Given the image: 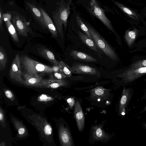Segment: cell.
<instances>
[{"instance_id":"8992f818","label":"cell","mask_w":146,"mask_h":146,"mask_svg":"<svg viewBox=\"0 0 146 146\" xmlns=\"http://www.w3.org/2000/svg\"><path fill=\"white\" fill-rule=\"evenodd\" d=\"M12 23L19 34L26 37L28 33H32L31 28L30 27V23L27 21L23 16L16 15L12 18Z\"/></svg>"},{"instance_id":"52a82bcc","label":"cell","mask_w":146,"mask_h":146,"mask_svg":"<svg viewBox=\"0 0 146 146\" xmlns=\"http://www.w3.org/2000/svg\"><path fill=\"white\" fill-rule=\"evenodd\" d=\"M20 58L19 54H17L13 59L11 65L9 76L13 80L20 84L23 83L22 72L21 68Z\"/></svg>"},{"instance_id":"f1b7e54d","label":"cell","mask_w":146,"mask_h":146,"mask_svg":"<svg viewBox=\"0 0 146 146\" xmlns=\"http://www.w3.org/2000/svg\"><path fill=\"white\" fill-rule=\"evenodd\" d=\"M146 67V59L137 61L131 64L129 68H137Z\"/></svg>"},{"instance_id":"d6a6232c","label":"cell","mask_w":146,"mask_h":146,"mask_svg":"<svg viewBox=\"0 0 146 146\" xmlns=\"http://www.w3.org/2000/svg\"><path fill=\"white\" fill-rule=\"evenodd\" d=\"M3 11L1 7L0 8V29L1 31H3Z\"/></svg>"},{"instance_id":"836d02e7","label":"cell","mask_w":146,"mask_h":146,"mask_svg":"<svg viewBox=\"0 0 146 146\" xmlns=\"http://www.w3.org/2000/svg\"><path fill=\"white\" fill-rule=\"evenodd\" d=\"M67 102L71 107H72L74 105V100L72 98H70L67 100Z\"/></svg>"},{"instance_id":"603a6c76","label":"cell","mask_w":146,"mask_h":146,"mask_svg":"<svg viewBox=\"0 0 146 146\" xmlns=\"http://www.w3.org/2000/svg\"><path fill=\"white\" fill-rule=\"evenodd\" d=\"M12 120L18 131L19 137H23L27 135L28 134L27 130L21 121L14 118H12Z\"/></svg>"},{"instance_id":"6da1fadb","label":"cell","mask_w":146,"mask_h":146,"mask_svg":"<svg viewBox=\"0 0 146 146\" xmlns=\"http://www.w3.org/2000/svg\"><path fill=\"white\" fill-rule=\"evenodd\" d=\"M73 0H61L57 3L52 17L57 31L62 38L63 37V27L66 29L68 17L70 14V5Z\"/></svg>"},{"instance_id":"e575fe53","label":"cell","mask_w":146,"mask_h":146,"mask_svg":"<svg viewBox=\"0 0 146 146\" xmlns=\"http://www.w3.org/2000/svg\"><path fill=\"white\" fill-rule=\"evenodd\" d=\"M53 68L54 72H57L60 71L58 65L54 66H53Z\"/></svg>"},{"instance_id":"44dd1931","label":"cell","mask_w":146,"mask_h":146,"mask_svg":"<svg viewBox=\"0 0 146 146\" xmlns=\"http://www.w3.org/2000/svg\"><path fill=\"white\" fill-rule=\"evenodd\" d=\"M80 38L83 42L90 48L98 52V48L93 39H92L80 31H78L77 32Z\"/></svg>"},{"instance_id":"9a60e30c","label":"cell","mask_w":146,"mask_h":146,"mask_svg":"<svg viewBox=\"0 0 146 146\" xmlns=\"http://www.w3.org/2000/svg\"><path fill=\"white\" fill-rule=\"evenodd\" d=\"M27 5L35 19L43 27L46 29L44 20L41 11L35 4L27 2Z\"/></svg>"},{"instance_id":"ba28073f","label":"cell","mask_w":146,"mask_h":146,"mask_svg":"<svg viewBox=\"0 0 146 146\" xmlns=\"http://www.w3.org/2000/svg\"><path fill=\"white\" fill-rule=\"evenodd\" d=\"M30 118L42 134L48 136L52 134V127L45 119L35 114L30 116Z\"/></svg>"},{"instance_id":"30bf717a","label":"cell","mask_w":146,"mask_h":146,"mask_svg":"<svg viewBox=\"0 0 146 146\" xmlns=\"http://www.w3.org/2000/svg\"><path fill=\"white\" fill-rule=\"evenodd\" d=\"M66 81L64 79L59 80L50 78L49 79H42L38 88H56L67 85Z\"/></svg>"},{"instance_id":"484cf974","label":"cell","mask_w":146,"mask_h":146,"mask_svg":"<svg viewBox=\"0 0 146 146\" xmlns=\"http://www.w3.org/2000/svg\"><path fill=\"white\" fill-rule=\"evenodd\" d=\"M8 62L6 53L3 46H0V71L5 70Z\"/></svg>"},{"instance_id":"74e56055","label":"cell","mask_w":146,"mask_h":146,"mask_svg":"<svg viewBox=\"0 0 146 146\" xmlns=\"http://www.w3.org/2000/svg\"><path fill=\"white\" fill-rule=\"evenodd\" d=\"M144 125H145V128H146V123H145V124H144Z\"/></svg>"},{"instance_id":"ffe728a7","label":"cell","mask_w":146,"mask_h":146,"mask_svg":"<svg viewBox=\"0 0 146 146\" xmlns=\"http://www.w3.org/2000/svg\"><path fill=\"white\" fill-rule=\"evenodd\" d=\"M112 1L117 6L129 17L133 19L139 20V15L136 12L121 3L115 1Z\"/></svg>"},{"instance_id":"9c48e42d","label":"cell","mask_w":146,"mask_h":146,"mask_svg":"<svg viewBox=\"0 0 146 146\" xmlns=\"http://www.w3.org/2000/svg\"><path fill=\"white\" fill-rule=\"evenodd\" d=\"M133 91L130 88H124L122 92L119 107L120 115H124L127 112L129 104L132 96Z\"/></svg>"},{"instance_id":"83f0119b","label":"cell","mask_w":146,"mask_h":146,"mask_svg":"<svg viewBox=\"0 0 146 146\" xmlns=\"http://www.w3.org/2000/svg\"><path fill=\"white\" fill-rule=\"evenodd\" d=\"M76 19L78 26L88 36L93 39L90 32L87 27L84 24L80 17L78 15H76Z\"/></svg>"},{"instance_id":"ac0fdd59","label":"cell","mask_w":146,"mask_h":146,"mask_svg":"<svg viewBox=\"0 0 146 146\" xmlns=\"http://www.w3.org/2000/svg\"><path fill=\"white\" fill-rule=\"evenodd\" d=\"M92 129V137L95 140L105 141L110 138L109 135L102 129L101 126H94Z\"/></svg>"},{"instance_id":"d4e9b609","label":"cell","mask_w":146,"mask_h":146,"mask_svg":"<svg viewBox=\"0 0 146 146\" xmlns=\"http://www.w3.org/2000/svg\"><path fill=\"white\" fill-rule=\"evenodd\" d=\"M137 30L135 28L132 30H127L125 32L124 38L129 47H131L133 45L137 36Z\"/></svg>"},{"instance_id":"f35d334b","label":"cell","mask_w":146,"mask_h":146,"mask_svg":"<svg viewBox=\"0 0 146 146\" xmlns=\"http://www.w3.org/2000/svg\"><path fill=\"white\" fill-rule=\"evenodd\" d=\"M145 16L146 17V14H145Z\"/></svg>"},{"instance_id":"d6986e66","label":"cell","mask_w":146,"mask_h":146,"mask_svg":"<svg viewBox=\"0 0 146 146\" xmlns=\"http://www.w3.org/2000/svg\"><path fill=\"white\" fill-rule=\"evenodd\" d=\"M72 57L76 60L87 62H95L96 59L93 57L82 52L75 50H72L70 53Z\"/></svg>"},{"instance_id":"4dcf8cb0","label":"cell","mask_w":146,"mask_h":146,"mask_svg":"<svg viewBox=\"0 0 146 146\" xmlns=\"http://www.w3.org/2000/svg\"><path fill=\"white\" fill-rule=\"evenodd\" d=\"M0 121L1 125L4 128L6 126L5 117L3 110L0 108Z\"/></svg>"},{"instance_id":"d590c367","label":"cell","mask_w":146,"mask_h":146,"mask_svg":"<svg viewBox=\"0 0 146 146\" xmlns=\"http://www.w3.org/2000/svg\"><path fill=\"white\" fill-rule=\"evenodd\" d=\"M146 99V91L144 93V95L141 98L142 100Z\"/></svg>"},{"instance_id":"7c38bea8","label":"cell","mask_w":146,"mask_h":146,"mask_svg":"<svg viewBox=\"0 0 146 146\" xmlns=\"http://www.w3.org/2000/svg\"><path fill=\"white\" fill-rule=\"evenodd\" d=\"M59 134L60 141L62 146L73 145V141L68 130L62 124L59 126Z\"/></svg>"},{"instance_id":"cb8c5ba5","label":"cell","mask_w":146,"mask_h":146,"mask_svg":"<svg viewBox=\"0 0 146 146\" xmlns=\"http://www.w3.org/2000/svg\"><path fill=\"white\" fill-rule=\"evenodd\" d=\"M109 90L101 87H96L92 89L91 91V95L92 97L95 99L105 98L108 96Z\"/></svg>"},{"instance_id":"f546056e","label":"cell","mask_w":146,"mask_h":146,"mask_svg":"<svg viewBox=\"0 0 146 146\" xmlns=\"http://www.w3.org/2000/svg\"><path fill=\"white\" fill-rule=\"evenodd\" d=\"M51 76V78L59 80L63 79L66 77L60 71L53 72L52 75Z\"/></svg>"},{"instance_id":"e0dca14e","label":"cell","mask_w":146,"mask_h":146,"mask_svg":"<svg viewBox=\"0 0 146 146\" xmlns=\"http://www.w3.org/2000/svg\"><path fill=\"white\" fill-rule=\"evenodd\" d=\"M39 9L43 16L46 29L49 31L53 37L56 38L58 36L57 30L52 20L42 8L39 7Z\"/></svg>"},{"instance_id":"4316f807","label":"cell","mask_w":146,"mask_h":146,"mask_svg":"<svg viewBox=\"0 0 146 146\" xmlns=\"http://www.w3.org/2000/svg\"><path fill=\"white\" fill-rule=\"evenodd\" d=\"M58 66L60 71L66 77H69L71 75L72 73L71 68L64 62L60 61L59 62Z\"/></svg>"},{"instance_id":"277c9868","label":"cell","mask_w":146,"mask_h":146,"mask_svg":"<svg viewBox=\"0 0 146 146\" xmlns=\"http://www.w3.org/2000/svg\"><path fill=\"white\" fill-rule=\"evenodd\" d=\"M146 74V67L128 68L117 74V76L125 84L129 83Z\"/></svg>"},{"instance_id":"8d00e7d4","label":"cell","mask_w":146,"mask_h":146,"mask_svg":"<svg viewBox=\"0 0 146 146\" xmlns=\"http://www.w3.org/2000/svg\"><path fill=\"white\" fill-rule=\"evenodd\" d=\"M146 111V106H145L144 109L140 112V113H142Z\"/></svg>"},{"instance_id":"7402d4cb","label":"cell","mask_w":146,"mask_h":146,"mask_svg":"<svg viewBox=\"0 0 146 146\" xmlns=\"http://www.w3.org/2000/svg\"><path fill=\"white\" fill-rule=\"evenodd\" d=\"M39 54L50 62L54 66L58 65L59 62L56 60L53 53L46 48H42L39 50Z\"/></svg>"},{"instance_id":"3957f363","label":"cell","mask_w":146,"mask_h":146,"mask_svg":"<svg viewBox=\"0 0 146 146\" xmlns=\"http://www.w3.org/2000/svg\"><path fill=\"white\" fill-rule=\"evenodd\" d=\"M86 26L98 48L112 60H118V57L115 52L104 39L89 25L87 24Z\"/></svg>"},{"instance_id":"8fae6325","label":"cell","mask_w":146,"mask_h":146,"mask_svg":"<svg viewBox=\"0 0 146 146\" xmlns=\"http://www.w3.org/2000/svg\"><path fill=\"white\" fill-rule=\"evenodd\" d=\"M71 69L72 73L76 74L96 75L97 74L98 72L95 68L81 64L73 65Z\"/></svg>"},{"instance_id":"7a4b0ae2","label":"cell","mask_w":146,"mask_h":146,"mask_svg":"<svg viewBox=\"0 0 146 146\" xmlns=\"http://www.w3.org/2000/svg\"><path fill=\"white\" fill-rule=\"evenodd\" d=\"M21 62L26 73L30 76L38 73L51 74L54 72L53 67L41 64L25 55L20 58Z\"/></svg>"},{"instance_id":"5b68a950","label":"cell","mask_w":146,"mask_h":146,"mask_svg":"<svg viewBox=\"0 0 146 146\" xmlns=\"http://www.w3.org/2000/svg\"><path fill=\"white\" fill-rule=\"evenodd\" d=\"M90 11L92 14L98 18L110 30L114 33L111 22L105 15L103 9L96 0H91L90 3Z\"/></svg>"},{"instance_id":"1f68e13d","label":"cell","mask_w":146,"mask_h":146,"mask_svg":"<svg viewBox=\"0 0 146 146\" xmlns=\"http://www.w3.org/2000/svg\"><path fill=\"white\" fill-rule=\"evenodd\" d=\"M6 96L11 101L14 99V96L11 91L8 90H5L4 91Z\"/></svg>"},{"instance_id":"5bb4252c","label":"cell","mask_w":146,"mask_h":146,"mask_svg":"<svg viewBox=\"0 0 146 146\" xmlns=\"http://www.w3.org/2000/svg\"><path fill=\"white\" fill-rule=\"evenodd\" d=\"M74 117L76 120L78 129L82 131L83 129L84 124V117L79 102L76 101L75 104Z\"/></svg>"},{"instance_id":"4fadbf2b","label":"cell","mask_w":146,"mask_h":146,"mask_svg":"<svg viewBox=\"0 0 146 146\" xmlns=\"http://www.w3.org/2000/svg\"><path fill=\"white\" fill-rule=\"evenodd\" d=\"M3 18L7 30L13 40L17 42H19V39L16 33V29L11 20V15L9 13L7 12L3 14Z\"/></svg>"},{"instance_id":"2e32d148","label":"cell","mask_w":146,"mask_h":146,"mask_svg":"<svg viewBox=\"0 0 146 146\" xmlns=\"http://www.w3.org/2000/svg\"><path fill=\"white\" fill-rule=\"evenodd\" d=\"M23 76V84L28 86L38 87L42 79V76L38 74L30 76L25 73Z\"/></svg>"}]
</instances>
